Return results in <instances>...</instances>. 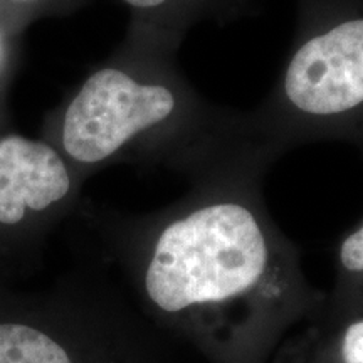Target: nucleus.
Segmentation results:
<instances>
[{"label":"nucleus","mask_w":363,"mask_h":363,"mask_svg":"<svg viewBox=\"0 0 363 363\" xmlns=\"http://www.w3.org/2000/svg\"><path fill=\"white\" fill-rule=\"evenodd\" d=\"M266 174L190 185L179 201L145 214L78 208L140 315L206 363H267L323 305L296 242L269 214Z\"/></svg>","instance_id":"nucleus-1"},{"label":"nucleus","mask_w":363,"mask_h":363,"mask_svg":"<svg viewBox=\"0 0 363 363\" xmlns=\"http://www.w3.org/2000/svg\"><path fill=\"white\" fill-rule=\"evenodd\" d=\"M39 136L84 180L125 163L172 170L195 185L267 172L279 158L252 110L208 101L177 56L126 39L45 113Z\"/></svg>","instance_id":"nucleus-2"},{"label":"nucleus","mask_w":363,"mask_h":363,"mask_svg":"<svg viewBox=\"0 0 363 363\" xmlns=\"http://www.w3.org/2000/svg\"><path fill=\"white\" fill-rule=\"evenodd\" d=\"M252 115L279 157L318 142L363 152V0H296L288 57Z\"/></svg>","instance_id":"nucleus-3"},{"label":"nucleus","mask_w":363,"mask_h":363,"mask_svg":"<svg viewBox=\"0 0 363 363\" xmlns=\"http://www.w3.org/2000/svg\"><path fill=\"white\" fill-rule=\"evenodd\" d=\"M0 274V363H170L123 289L69 272L43 289Z\"/></svg>","instance_id":"nucleus-4"},{"label":"nucleus","mask_w":363,"mask_h":363,"mask_svg":"<svg viewBox=\"0 0 363 363\" xmlns=\"http://www.w3.org/2000/svg\"><path fill=\"white\" fill-rule=\"evenodd\" d=\"M86 180L40 138L0 131V264L35 259L45 239L81 206Z\"/></svg>","instance_id":"nucleus-5"},{"label":"nucleus","mask_w":363,"mask_h":363,"mask_svg":"<svg viewBox=\"0 0 363 363\" xmlns=\"http://www.w3.org/2000/svg\"><path fill=\"white\" fill-rule=\"evenodd\" d=\"M128 9L130 43L177 56L189 30L203 22L225 26L252 16L259 0H120Z\"/></svg>","instance_id":"nucleus-6"},{"label":"nucleus","mask_w":363,"mask_h":363,"mask_svg":"<svg viewBox=\"0 0 363 363\" xmlns=\"http://www.w3.org/2000/svg\"><path fill=\"white\" fill-rule=\"evenodd\" d=\"M267 363H363V315L299 325L281 340Z\"/></svg>","instance_id":"nucleus-7"},{"label":"nucleus","mask_w":363,"mask_h":363,"mask_svg":"<svg viewBox=\"0 0 363 363\" xmlns=\"http://www.w3.org/2000/svg\"><path fill=\"white\" fill-rule=\"evenodd\" d=\"M363 315V217L335 247V278L313 321L331 323ZM310 320V321H311Z\"/></svg>","instance_id":"nucleus-8"},{"label":"nucleus","mask_w":363,"mask_h":363,"mask_svg":"<svg viewBox=\"0 0 363 363\" xmlns=\"http://www.w3.org/2000/svg\"><path fill=\"white\" fill-rule=\"evenodd\" d=\"M91 0H0V11L11 13L29 27L49 17H66L88 6Z\"/></svg>","instance_id":"nucleus-9"}]
</instances>
